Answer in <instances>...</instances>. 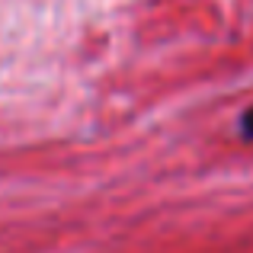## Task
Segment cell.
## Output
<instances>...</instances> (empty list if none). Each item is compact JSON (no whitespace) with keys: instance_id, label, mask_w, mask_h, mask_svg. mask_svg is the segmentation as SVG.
<instances>
[{"instance_id":"cell-1","label":"cell","mask_w":253,"mask_h":253,"mask_svg":"<svg viewBox=\"0 0 253 253\" xmlns=\"http://www.w3.org/2000/svg\"><path fill=\"white\" fill-rule=\"evenodd\" d=\"M241 131H244V138L247 141H253V106L247 112H244V119H241Z\"/></svg>"}]
</instances>
